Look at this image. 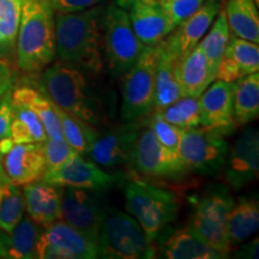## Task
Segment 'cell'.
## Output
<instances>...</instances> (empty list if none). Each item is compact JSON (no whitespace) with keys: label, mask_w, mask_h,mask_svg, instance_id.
Instances as JSON below:
<instances>
[{"label":"cell","mask_w":259,"mask_h":259,"mask_svg":"<svg viewBox=\"0 0 259 259\" xmlns=\"http://www.w3.org/2000/svg\"><path fill=\"white\" fill-rule=\"evenodd\" d=\"M229 31L244 40L259 42V11L257 0H225Z\"/></svg>","instance_id":"cell-27"},{"label":"cell","mask_w":259,"mask_h":259,"mask_svg":"<svg viewBox=\"0 0 259 259\" xmlns=\"http://www.w3.org/2000/svg\"><path fill=\"white\" fill-rule=\"evenodd\" d=\"M238 257L241 258H258V239H255L248 245H245L244 247L239 251Z\"/></svg>","instance_id":"cell-42"},{"label":"cell","mask_w":259,"mask_h":259,"mask_svg":"<svg viewBox=\"0 0 259 259\" xmlns=\"http://www.w3.org/2000/svg\"><path fill=\"white\" fill-rule=\"evenodd\" d=\"M42 229L44 228L36 225L29 216H23L11 232L0 229V258H37L36 247Z\"/></svg>","instance_id":"cell-23"},{"label":"cell","mask_w":259,"mask_h":259,"mask_svg":"<svg viewBox=\"0 0 259 259\" xmlns=\"http://www.w3.org/2000/svg\"><path fill=\"white\" fill-rule=\"evenodd\" d=\"M150 259L156 257L153 242L134 216L121 211L107 213L97 240V258Z\"/></svg>","instance_id":"cell-6"},{"label":"cell","mask_w":259,"mask_h":259,"mask_svg":"<svg viewBox=\"0 0 259 259\" xmlns=\"http://www.w3.org/2000/svg\"><path fill=\"white\" fill-rule=\"evenodd\" d=\"M11 100L12 103L27 107L38 116L48 138L64 139L57 106L40 89L27 84L16 88L14 87L11 92Z\"/></svg>","instance_id":"cell-24"},{"label":"cell","mask_w":259,"mask_h":259,"mask_svg":"<svg viewBox=\"0 0 259 259\" xmlns=\"http://www.w3.org/2000/svg\"><path fill=\"white\" fill-rule=\"evenodd\" d=\"M14 72L11 67L8 65L0 63V99L4 96V94L14 87Z\"/></svg>","instance_id":"cell-41"},{"label":"cell","mask_w":259,"mask_h":259,"mask_svg":"<svg viewBox=\"0 0 259 259\" xmlns=\"http://www.w3.org/2000/svg\"><path fill=\"white\" fill-rule=\"evenodd\" d=\"M259 227V204L254 197H242L234 203L227 220V234L232 247L242 244Z\"/></svg>","instance_id":"cell-29"},{"label":"cell","mask_w":259,"mask_h":259,"mask_svg":"<svg viewBox=\"0 0 259 259\" xmlns=\"http://www.w3.org/2000/svg\"><path fill=\"white\" fill-rule=\"evenodd\" d=\"M229 36H231V31H229L225 9L222 6V9L220 10L218 16H216L215 21L212 22L211 27L209 28L208 34L204 35V37L198 44L200 50L203 51L204 56L208 59L209 66L212 73L215 74V77L216 72H218L219 65L221 63L223 54H225Z\"/></svg>","instance_id":"cell-31"},{"label":"cell","mask_w":259,"mask_h":259,"mask_svg":"<svg viewBox=\"0 0 259 259\" xmlns=\"http://www.w3.org/2000/svg\"><path fill=\"white\" fill-rule=\"evenodd\" d=\"M12 105L11 136L14 143H44L48 137L38 116L27 107Z\"/></svg>","instance_id":"cell-32"},{"label":"cell","mask_w":259,"mask_h":259,"mask_svg":"<svg viewBox=\"0 0 259 259\" xmlns=\"http://www.w3.org/2000/svg\"><path fill=\"white\" fill-rule=\"evenodd\" d=\"M103 47L109 70L122 76L143 53L145 45L136 36L127 10L113 3L103 14Z\"/></svg>","instance_id":"cell-8"},{"label":"cell","mask_w":259,"mask_h":259,"mask_svg":"<svg viewBox=\"0 0 259 259\" xmlns=\"http://www.w3.org/2000/svg\"><path fill=\"white\" fill-rule=\"evenodd\" d=\"M12 88L0 99V160L15 144L11 136V119L14 108L11 100Z\"/></svg>","instance_id":"cell-39"},{"label":"cell","mask_w":259,"mask_h":259,"mask_svg":"<svg viewBox=\"0 0 259 259\" xmlns=\"http://www.w3.org/2000/svg\"><path fill=\"white\" fill-rule=\"evenodd\" d=\"M109 210L105 191L61 187L60 220L83 233L96 245Z\"/></svg>","instance_id":"cell-10"},{"label":"cell","mask_w":259,"mask_h":259,"mask_svg":"<svg viewBox=\"0 0 259 259\" xmlns=\"http://www.w3.org/2000/svg\"><path fill=\"white\" fill-rule=\"evenodd\" d=\"M228 150V142L219 132L202 126L181 130L178 155L186 171L218 176L225 166Z\"/></svg>","instance_id":"cell-9"},{"label":"cell","mask_w":259,"mask_h":259,"mask_svg":"<svg viewBox=\"0 0 259 259\" xmlns=\"http://www.w3.org/2000/svg\"><path fill=\"white\" fill-rule=\"evenodd\" d=\"M225 178L233 190H240L258 178L259 132L255 127H246L241 132L225 162Z\"/></svg>","instance_id":"cell-15"},{"label":"cell","mask_w":259,"mask_h":259,"mask_svg":"<svg viewBox=\"0 0 259 259\" xmlns=\"http://www.w3.org/2000/svg\"><path fill=\"white\" fill-rule=\"evenodd\" d=\"M127 14L136 36L145 46H157L174 30L158 0H136Z\"/></svg>","instance_id":"cell-18"},{"label":"cell","mask_w":259,"mask_h":259,"mask_svg":"<svg viewBox=\"0 0 259 259\" xmlns=\"http://www.w3.org/2000/svg\"><path fill=\"white\" fill-rule=\"evenodd\" d=\"M5 180H0V185H2V183H4Z\"/></svg>","instance_id":"cell-45"},{"label":"cell","mask_w":259,"mask_h":259,"mask_svg":"<svg viewBox=\"0 0 259 259\" xmlns=\"http://www.w3.org/2000/svg\"><path fill=\"white\" fill-rule=\"evenodd\" d=\"M233 85L234 83L215 79L198 97L202 127L222 136L231 135L236 128L233 120Z\"/></svg>","instance_id":"cell-16"},{"label":"cell","mask_w":259,"mask_h":259,"mask_svg":"<svg viewBox=\"0 0 259 259\" xmlns=\"http://www.w3.org/2000/svg\"><path fill=\"white\" fill-rule=\"evenodd\" d=\"M142 125L139 120L124 121L121 125L99 131L85 155L94 163L105 169L131 163Z\"/></svg>","instance_id":"cell-11"},{"label":"cell","mask_w":259,"mask_h":259,"mask_svg":"<svg viewBox=\"0 0 259 259\" xmlns=\"http://www.w3.org/2000/svg\"><path fill=\"white\" fill-rule=\"evenodd\" d=\"M157 46H147L138 60L122 74L121 118L124 121L141 120L154 111L155 67Z\"/></svg>","instance_id":"cell-7"},{"label":"cell","mask_w":259,"mask_h":259,"mask_svg":"<svg viewBox=\"0 0 259 259\" xmlns=\"http://www.w3.org/2000/svg\"><path fill=\"white\" fill-rule=\"evenodd\" d=\"M124 192L126 210L137 220L150 242L177 219L179 206L177 196L170 191L142 179H130Z\"/></svg>","instance_id":"cell-4"},{"label":"cell","mask_w":259,"mask_h":259,"mask_svg":"<svg viewBox=\"0 0 259 259\" xmlns=\"http://www.w3.org/2000/svg\"><path fill=\"white\" fill-rule=\"evenodd\" d=\"M25 211L42 228L60 220L61 187L45 181H35L23 186Z\"/></svg>","instance_id":"cell-22"},{"label":"cell","mask_w":259,"mask_h":259,"mask_svg":"<svg viewBox=\"0 0 259 259\" xmlns=\"http://www.w3.org/2000/svg\"><path fill=\"white\" fill-rule=\"evenodd\" d=\"M157 47L158 58L156 67H155V112H160L164 107L181 97L179 85L176 79V73H174V66H176L178 57L168 47L164 40L160 42Z\"/></svg>","instance_id":"cell-25"},{"label":"cell","mask_w":259,"mask_h":259,"mask_svg":"<svg viewBox=\"0 0 259 259\" xmlns=\"http://www.w3.org/2000/svg\"><path fill=\"white\" fill-rule=\"evenodd\" d=\"M156 113L167 122L181 130L199 127L200 126L198 97L181 96Z\"/></svg>","instance_id":"cell-35"},{"label":"cell","mask_w":259,"mask_h":259,"mask_svg":"<svg viewBox=\"0 0 259 259\" xmlns=\"http://www.w3.org/2000/svg\"><path fill=\"white\" fill-rule=\"evenodd\" d=\"M258 44L231 35L216 72V79L234 83L247 74L258 72Z\"/></svg>","instance_id":"cell-20"},{"label":"cell","mask_w":259,"mask_h":259,"mask_svg":"<svg viewBox=\"0 0 259 259\" xmlns=\"http://www.w3.org/2000/svg\"><path fill=\"white\" fill-rule=\"evenodd\" d=\"M160 3L176 29L203 5L204 0H163Z\"/></svg>","instance_id":"cell-38"},{"label":"cell","mask_w":259,"mask_h":259,"mask_svg":"<svg viewBox=\"0 0 259 259\" xmlns=\"http://www.w3.org/2000/svg\"><path fill=\"white\" fill-rule=\"evenodd\" d=\"M42 144H44L46 171L63 166L77 154V151L65 139L47 138Z\"/></svg>","instance_id":"cell-36"},{"label":"cell","mask_w":259,"mask_h":259,"mask_svg":"<svg viewBox=\"0 0 259 259\" xmlns=\"http://www.w3.org/2000/svg\"><path fill=\"white\" fill-rule=\"evenodd\" d=\"M0 180L8 181V179H6V177L4 174V170H3V168H2V164H0Z\"/></svg>","instance_id":"cell-44"},{"label":"cell","mask_w":259,"mask_h":259,"mask_svg":"<svg viewBox=\"0 0 259 259\" xmlns=\"http://www.w3.org/2000/svg\"><path fill=\"white\" fill-rule=\"evenodd\" d=\"M191 203L190 228L206 244L228 257L233 247L227 234V220L235 203L231 191L223 184H212L192 197Z\"/></svg>","instance_id":"cell-5"},{"label":"cell","mask_w":259,"mask_h":259,"mask_svg":"<svg viewBox=\"0 0 259 259\" xmlns=\"http://www.w3.org/2000/svg\"><path fill=\"white\" fill-rule=\"evenodd\" d=\"M158 2H163V0H158Z\"/></svg>","instance_id":"cell-46"},{"label":"cell","mask_w":259,"mask_h":259,"mask_svg":"<svg viewBox=\"0 0 259 259\" xmlns=\"http://www.w3.org/2000/svg\"><path fill=\"white\" fill-rule=\"evenodd\" d=\"M103 14L100 5L76 12H54L56 57L87 74L103 69Z\"/></svg>","instance_id":"cell-1"},{"label":"cell","mask_w":259,"mask_h":259,"mask_svg":"<svg viewBox=\"0 0 259 259\" xmlns=\"http://www.w3.org/2000/svg\"><path fill=\"white\" fill-rule=\"evenodd\" d=\"M56 58L54 11L47 0H23L16 64L29 77L38 76Z\"/></svg>","instance_id":"cell-3"},{"label":"cell","mask_w":259,"mask_h":259,"mask_svg":"<svg viewBox=\"0 0 259 259\" xmlns=\"http://www.w3.org/2000/svg\"><path fill=\"white\" fill-rule=\"evenodd\" d=\"M25 203L23 191L14 184L4 181L0 185V229L11 232L23 219Z\"/></svg>","instance_id":"cell-34"},{"label":"cell","mask_w":259,"mask_h":259,"mask_svg":"<svg viewBox=\"0 0 259 259\" xmlns=\"http://www.w3.org/2000/svg\"><path fill=\"white\" fill-rule=\"evenodd\" d=\"M50 185L58 187H76V189L108 191L116 184L124 181V176L106 171L77 153L63 166L48 170L41 179Z\"/></svg>","instance_id":"cell-14"},{"label":"cell","mask_w":259,"mask_h":259,"mask_svg":"<svg viewBox=\"0 0 259 259\" xmlns=\"http://www.w3.org/2000/svg\"><path fill=\"white\" fill-rule=\"evenodd\" d=\"M162 254L168 259H220L226 258L221 252L202 240L190 227L177 229L163 246Z\"/></svg>","instance_id":"cell-26"},{"label":"cell","mask_w":259,"mask_h":259,"mask_svg":"<svg viewBox=\"0 0 259 259\" xmlns=\"http://www.w3.org/2000/svg\"><path fill=\"white\" fill-rule=\"evenodd\" d=\"M259 116V73L242 77L233 85V120L235 127L246 126Z\"/></svg>","instance_id":"cell-28"},{"label":"cell","mask_w":259,"mask_h":259,"mask_svg":"<svg viewBox=\"0 0 259 259\" xmlns=\"http://www.w3.org/2000/svg\"><path fill=\"white\" fill-rule=\"evenodd\" d=\"M54 12H76L89 9L102 0H47Z\"/></svg>","instance_id":"cell-40"},{"label":"cell","mask_w":259,"mask_h":259,"mask_svg":"<svg viewBox=\"0 0 259 259\" xmlns=\"http://www.w3.org/2000/svg\"><path fill=\"white\" fill-rule=\"evenodd\" d=\"M38 89L63 111L93 126L106 119L102 96L87 73L63 63L50 64L38 74Z\"/></svg>","instance_id":"cell-2"},{"label":"cell","mask_w":259,"mask_h":259,"mask_svg":"<svg viewBox=\"0 0 259 259\" xmlns=\"http://www.w3.org/2000/svg\"><path fill=\"white\" fill-rule=\"evenodd\" d=\"M136 2V0H115V4L118 6H120V8L127 10L130 6H131L134 3Z\"/></svg>","instance_id":"cell-43"},{"label":"cell","mask_w":259,"mask_h":259,"mask_svg":"<svg viewBox=\"0 0 259 259\" xmlns=\"http://www.w3.org/2000/svg\"><path fill=\"white\" fill-rule=\"evenodd\" d=\"M23 0H0V63L11 66L16 59V41Z\"/></svg>","instance_id":"cell-30"},{"label":"cell","mask_w":259,"mask_h":259,"mask_svg":"<svg viewBox=\"0 0 259 259\" xmlns=\"http://www.w3.org/2000/svg\"><path fill=\"white\" fill-rule=\"evenodd\" d=\"M131 163L138 173L160 179H179L187 173L179 155L162 145L149 126L139 132Z\"/></svg>","instance_id":"cell-13"},{"label":"cell","mask_w":259,"mask_h":259,"mask_svg":"<svg viewBox=\"0 0 259 259\" xmlns=\"http://www.w3.org/2000/svg\"><path fill=\"white\" fill-rule=\"evenodd\" d=\"M36 252L41 259H94L97 258V245L76 228L58 220L42 229Z\"/></svg>","instance_id":"cell-12"},{"label":"cell","mask_w":259,"mask_h":259,"mask_svg":"<svg viewBox=\"0 0 259 259\" xmlns=\"http://www.w3.org/2000/svg\"><path fill=\"white\" fill-rule=\"evenodd\" d=\"M174 73L181 96L199 97L216 79L210 69L208 59L198 45L189 53L178 58Z\"/></svg>","instance_id":"cell-21"},{"label":"cell","mask_w":259,"mask_h":259,"mask_svg":"<svg viewBox=\"0 0 259 259\" xmlns=\"http://www.w3.org/2000/svg\"><path fill=\"white\" fill-rule=\"evenodd\" d=\"M3 170L9 183L23 187L28 184L40 181L46 173L44 144L18 143L0 160Z\"/></svg>","instance_id":"cell-17"},{"label":"cell","mask_w":259,"mask_h":259,"mask_svg":"<svg viewBox=\"0 0 259 259\" xmlns=\"http://www.w3.org/2000/svg\"><path fill=\"white\" fill-rule=\"evenodd\" d=\"M151 131L154 132L155 137L162 145H164L170 151L178 154V148H179L181 128L169 124L164 119H162L156 112L154 113L148 124Z\"/></svg>","instance_id":"cell-37"},{"label":"cell","mask_w":259,"mask_h":259,"mask_svg":"<svg viewBox=\"0 0 259 259\" xmlns=\"http://www.w3.org/2000/svg\"><path fill=\"white\" fill-rule=\"evenodd\" d=\"M57 113L59 116L61 131L65 141L72 147L77 153L85 155L90 145L95 141L99 128L80 120L70 113L63 111L57 107Z\"/></svg>","instance_id":"cell-33"},{"label":"cell","mask_w":259,"mask_h":259,"mask_svg":"<svg viewBox=\"0 0 259 259\" xmlns=\"http://www.w3.org/2000/svg\"><path fill=\"white\" fill-rule=\"evenodd\" d=\"M223 3L225 0H204L203 5L190 18L164 38L178 58L189 53L199 44L222 9Z\"/></svg>","instance_id":"cell-19"}]
</instances>
